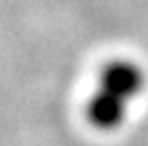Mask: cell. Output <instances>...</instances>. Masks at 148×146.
<instances>
[{"mask_svg": "<svg viewBox=\"0 0 148 146\" xmlns=\"http://www.w3.org/2000/svg\"><path fill=\"white\" fill-rule=\"evenodd\" d=\"M144 87V72L138 64L129 59H114L106 64V68L99 74V87L114 97L129 104Z\"/></svg>", "mask_w": 148, "mask_h": 146, "instance_id": "cell-1", "label": "cell"}, {"mask_svg": "<svg viewBox=\"0 0 148 146\" xmlns=\"http://www.w3.org/2000/svg\"><path fill=\"white\" fill-rule=\"evenodd\" d=\"M127 106L129 104L123 99L97 89L87 102V119L97 129H116L125 121Z\"/></svg>", "mask_w": 148, "mask_h": 146, "instance_id": "cell-2", "label": "cell"}]
</instances>
